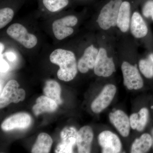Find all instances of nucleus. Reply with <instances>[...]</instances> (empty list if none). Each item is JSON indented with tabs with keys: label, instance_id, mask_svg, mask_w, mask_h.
I'll use <instances>...</instances> for the list:
<instances>
[{
	"label": "nucleus",
	"instance_id": "9d476101",
	"mask_svg": "<svg viewBox=\"0 0 153 153\" xmlns=\"http://www.w3.org/2000/svg\"><path fill=\"white\" fill-rule=\"evenodd\" d=\"M77 131L73 127H66L60 133L61 142L57 145L55 152L69 153L73 152V148L76 144Z\"/></svg>",
	"mask_w": 153,
	"mask_h": 153
},
{
	"label": "nucleus",
	"instance_id": "c756f323",
	"mask_svg": "<svg viewBox=\"0 0 153 153\" xmlns=\"http://www.w3.org/2000/svg\"><path fill=\"white\" fill-rule=\"evenodd\" d=\"M72 1H87V0H72Z\"/></svg>",
	"mask_w": 153,
	"mask_h": 153
},
{
	"label": "nucleus",
	"instance_id": "1a4fd4ad",
	"mask_svg": "<svg viewBox=\"0 0 153 153\" xmlns=\"http://www.w3.org/2000/svg\"><path fill=\"white\" fill-rule=\"evenodd\" d=\"M98 142L103 153H118L122 150V145L116 134L109 131H105L99 135Z\"/></svg>",
	"mask_w": 153,
	"mask_h": 153
},
{
	"label": "nucleus",
	"instance_id": "a211bd4d",
	"mask_svg": "<svg viewBox=\"0 0 153 153\" xmlns=\"http://www.w3.org/2000/svg\"><path fill=\"white\" fill-rule=\"evenodd\" d=\"M39 4L45 11L51 13H56L66 8L72 0H39Z\"/></svg>",
	"mask_w": 153,
	"mask_h": 153
},
{
	"label": "nucleus",
	"instance_id": "ddd939ff",
	"mask_svg": "<svg viewBox=\"0 0 153 153\" xmlns=\"http://www.w3.org/2000/svg\"><path fill=\"white\" fill-rule=\"evenodd\" d=\"M31 122L30 115L25 113H19L13 115L4 121L1 128L4 131H9L14 129L26 128L29 126Z\"/></svg>",
	"mask_w": 153,
	"mask_h": 153
},
{
	"label": "nucleus",
	"instance_id": "0eeeda50",
	"mask_svg": "<svg viewBox=\"0 0 153 153\" xmlns=\"http://www.w3.org/2000/svg\"><path fill=\"white\" fill-rule=\"evenodd\" d=\"M94 70L96 75L105 77L111 76L116 71L113 59L108 56L104 48H101L99 50Z\"/></svg>",
	"mask_w": 153,
	"mask_h": 153
},
{
	"label": "nucleus",
	"instance_id": "dca6fc26",
	"mask_svg": "<svg viewBox=\"0 0 153 153\" xmlns=\"http://www.w3.org/2000/svg\"><path fill=\"white\" fill-rule=\"evenodd\" d=\"M130 27L135 38H143L147 35V26L140 14L137 12H134L133 14Z\"/></svg>",
	"mask_w": 153,
	"mask_h": 153
},
{
	"label": "nucleus",
	"instance_id": "f03ea898",
	"mask_svg": "<svg viewBox=\"0 0 153 153\" xmlns=\"http://www.w3.org/2000/svg\"><path fill=\"white\" fill-rule=\"evenodd\" d=\"M6 33L9 37L25 49H34L38 44L37 36L30 33L25 25L21 23H15L10 25Z\"/></svg>",
	"mask_w": 153,
	"mask_h": 153
},
{
	"label": "nucleus",
	"instance_id": "6e6552de",
	"mask_svg": "<svg viewBox=\"0 0 153 153\" xmlns=\"http://www.w3.org/2000/svg\"><path fill=\"white\" fill-rule=\"evenodd\" d=\"M117 92V88L114 85H105L101 93L92 102L91 109L95 113H99L105 109L110 104Z\"/></svg>",
	"mask_w": 153,
	"mask_h": 153
},
{
	"label": "nucleus",
	"instance_id": "423d86ee",
	"mask_svg": "<svg viewBox=\"0 0 153 153\" xmlns=\"http://www.w3.org/2000/svg\"><path fill=\"white\" fill-rule=\"evenodd\" d=\"M124 85L129 90H138L143 86V81L136 65H132L126 61L122 64Z\"/></svg>",
	"mask_w": 153,
	"mask_h": 153
},
{
	"label": "nucleus",
	"instance_id": "20e7f679",
	"mask_svg": "<svg viewBox=\"0 0 153 153\" xmlns=\"http://www.w3.org/2000/svg\"><path fill=\"white\" fill-rule=\"evenodd\" d=\"M78 20L74 15H65L55 19L52 23V30L54 38L61 41L71 36L74 33V28Z\"/></svg>",
	"mask_w": 153,
	"mask_h": 153
},
{
	"label": "nucleus",
	"instance_id": "9b49d317",
	"mask_svg": "<svg viewBox=\"0 0 153 153\" xmlns=\"http://www.w3.org/2000/svg\"><path fill=\"white\" fill-rule=\"evenodd\" d=\"M111 123L117 129L122 136L126 137L130 131L131 126L129 117L121 110H117L109 114Z\"/></svg>",
	"mask_w": 153,
	"mask_h": 153
},
{
	"label": "nucleus",
	"instance_id": "4468645a",
	"mask_svg": "<svg viewBox=\"0 0 153 153\" xmlns=\"http://www.w3.org/2000/svg\"><path fill=\"white\" fill-rule=\"evenodd\" d=\"M93 137V130L89 126L82 127L77 132L76 142L78 153L91 152Z\"/></svg>",
	"mask_w": 153,
	"mask_h": 153
},
{
	"label": "nucleus",
	"instance_id": "393cba45",
	"mask_svg": "<svg viewBox=\"0 0 153 153\" xmlns=\"http://www.w3.org/2000/svg\"><path fill=\"white\" fill-rule=\"evenodd\" d=\"M143 13L146 18L151 17L153 20V0H149L145 3L143 7Z\"/></svg>",
	"mask_w": 153,
	"mask_h": 153
},
{
	"label": "nucleus",
	"instance_id": "f3484780",
	"mask_svg": "<svg viewBox=\"0 0 153 153\" xmlns=\"http://www.w3.org/2000/svg\"><path fill=\"white\" fill-rule=\"evenodd\" d=\"M57 105L53 100L42 96L36 100V104L33 108V112L36 116L44 112H53L57 109Z\"/></svg>",
	"mask_w": 153,
	"mask_h": 153
},
{
	"label": "nucleus",
	"instance_id": "6ab92c4d",
	"mask_svg": "<svg viewBox=\"0 0 153 153\" xmlns=\"http://www.w3.org/2000/svg\"><path fill=\"white\" fill-rule=\"evenodd\" d=\"M152 146V139L150 134H143L139 138L136 139L132 144L131 153H145L149 152Z\"/></svg>",
	"mask_w": 153,
	"mask_h": 153
},
{
	"label": "nucleus",
	"instance_id": "b1692460",
	"mask_svg": "<svg viewBox=\"0 0 153 153\" xmlns=\"http://www.w3.org/2000/svg\"><path fill=\"white\" fill-rule=\"evenodd\" d=\"M139 114L138 122L136 130L141 132L144 130L149 120V111L146 108H143L138 113Z\"/></svg>",
	"mask_w": 153,
	"mask_h": 153
},
{
	"label": "nucleus",
	"instance_id": "39448f33",
	"mask_svg": "<svg viewBox=\"0 0 153 153\" xmlns=\"http://www.w3.org/2000/svg\"><path fill=\"white\" fill-rule=\"evenodd\" d=\"M17 81L12 79L7 82L3 89L0 98L1 108L5 107L12 102L17 103L25 100L26 93L24 89L19 88Z\"/></svg>",
	"mask_w": 153,
	"mask_h": 153
},
{
	"label": "nucleus",
	"instance_id": "7ed1b4c3",
	"mask_svg": "<svg viewBox=\"0 0 153 153\" xmlns=\"http://www.w3.org/2000/svg\"><path fill=\"white\" fill-rule=\"evenodd\" d=\"M123 0H108L101 9L97 22L103 30H108L117 25L118 15Z\"/></svg>",
	"mask_w": 153,
	"mask_h": 153
},
{
	"label": "nucleus",
	"instance_id": "cd10ccee",
	"mask_svg": "<svg viewBox=\"0 0 153 153\" xmlns=\"http://www.w3.org/2000/svg\"><path fill=\"white\" fill-rule=\"evenodd\" d=\"M6 57L8 60L10 61H13L16 59V56L12 53H8L6 55Z\"/></svg>",
	"mask_w": 153,
	"mask_h": 153
},
{
	"label": "nucleus",
	"instance_id": "412c9836",
	"mask_svg": "<svg viewBox=\"0 0 153 153\" xmlns=\"http://www.w3.org/2000/svg\"><path fill=\"white\" fill-rule=\"evenodd\" d=\"M44 92L46 96L54 100L57 104H62V100L60 98L61 88L56 81H47L44 86Z\"/></svg>",
	"mask_w": 153,
	"mask_h": 153
},
{
	"label": "nucleus",
	"instance_id": "aec40b11",
	"mask_svg": "<svg viewBox=\"0 0 153 153\" xmlns=\"http://www.w3.org/2000/svg\"><path fill=\"white\" fill-rule=\"evenodd\" d=\"M52 143V138L48 134L45 133L39 134L36 143L32 148V153H49Z\"/></svg>",
	"mask_w": 153,
	"mask_h": 153
},
{
	"label": "nucleus",
	"instance_id": "4be33fe9",
	"mask_svg": "<svg viewBox=\"0 0 153 153\" xmlns=\"http://www.w3.org/2000/svg\"><path fill=\"white\" fill-rule=\"evenodd\" d=\"M15 9L6 5L1 4L0 9V29L4 28L14 18Z\"/></svg>",
	"mask_w": 153,
	"mask_h": 153
},
{
	"label": "nucleus",
	"instance_id": "2eb2a0df",
	"mask_svg": "<svg viewBox=\"0 0 153 153\" xmlns=\"http://www.w3.org/2000/svg\"><path fill=\"white\" fill-rule=\"evenodd\" d=\"M131 10V3L128 1H123L119 11L117 25L120 31L123 33L127 32L130 27Z\"/></svg>",
	"mask_w": 153,
	"mask_h": 153
},
{
	"label": "nucleus",
	"instance_id": "f8f14e48",
	"mask_svg": "<svg viewBox=\"0 0 153 153\" xmlns=\"http://www.w3.org/2000/svg\"><path fill=\"white\" fill-rule=\"evenodd\" d=\"M98 52V49L93 45H90L85 49L77 63L79 72L86 73L90 69L94 68Z\"/></svg>",
	"mask_w": 153,
	"mask_h": 153
},
{
	"label": "nucleus",
	"instance_id": "f257e3e1",
	"mask_svg": "<svg viewBox=\"0 0 153 153\" xmlns=\"http://www.w3.org/2000/svg\"><path fill=\"white\" fill-rule=\"evenodd\" d=\"M49 60L51 63L59 66L57 76L60 80L68 82L74 79L76 76L78 66L75 54L72 51L57 48L51 52Z\"/></svg>",
	"mask_w": 153,
	"mask_h": 153
},
{
	"label": "nucleus",
	"instance_id": "a878e982",
	"mask_svg": "<svg viewBox=\"0 0 153 153\" xmlns=\"http://www.w3.org/2000/svg\"><path fill=\"white\" fill-rule=\"evenodd\" d=\"M138 113H133L129 117L131 127L133 130L136 129L138 122Z\"/></svg>",
	"mask_w": 153,
	"mask_h": 153
},
{
	"label": "nucleus",
	"instance_id": "c85d7f7f",
	"mask_svg": "<svg viewBox=\"0 0 153 153\" xmlns=\"http://www.w3.org/2000/svg\"><path fill=\"white\" fill-rule=\"evenodd\" d=\"M151 133H152V147L153 149V128H152V129Z\"/></svg>",
	"mask_w": 153,
	"mask_h": 153
},
{
	"label": "nucleus",
	"instance_id": "5701e85b",
	"mask_svg": "<svg viewBox=\"0 0 153 153\" xmlns=\"http://www.w3.org/2000/svg\"><path fill=\"white\" fill-rule=\"evenodd\" d=\"M139 67L143 75L147 78L153 77V53H151L146 59L139 61Z\"/></svg>",
	"mask_w": 153,
	"mask_h": 153
},
{
	"label": "nucleus",
	"instance_id": "bb28decb",
	"mask_svg": "<svg viewBox=\"0 0 153 153\" xmlns=\"http://www.w3.org/2000/svg\"><path fill=\"white\" fill-rule=\"evenodd\" d=\"M9 69V65L4 60H2L1 63V71L2 72H6Z\"/></svg>",
	"mask_w": 153,
	"mask_h": 153
}]
</instances>
